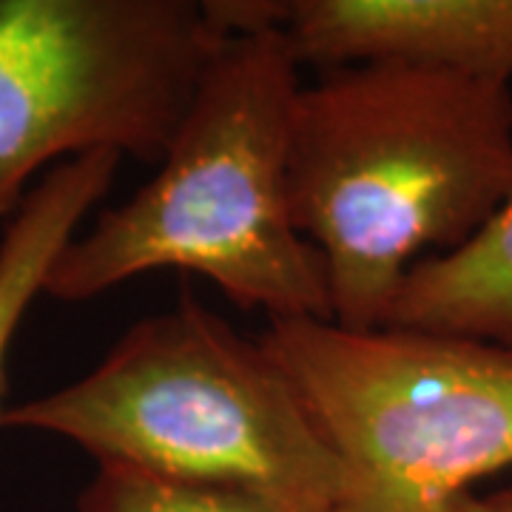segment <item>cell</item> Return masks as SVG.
I'll use <instances>...</instances> for the list:
<instances>
[{
    "label": "cell",
    "instance_id": "ba28073f",
    "mask_svg": "<svg viewBox=\"0 0 512 512\" xmlns=\"http://www.w3.org/2000/svg\"><path fill=\"white\" fill-rule=\"evenodd\" d=\"M117 151H92L46 171L9 217L0 237V424L6 416V362L18 330L37 296L46 293V279L57 256L80 234V225L97 202L109 194Z\"/></svg>",
    "mask_w": 512,
    "mask_h": 512
},
{
    "label": "cell",
    "instance_id": "7a4b0ae2",
    "mask_svg": "<svg viewBox=\"0 0 512 512\" xmlns=\"http://www.w3.org/2000/svg\"><path fill=\"white\" fill-rule=\"evenodd\" d=\"M299 66L276 26L222 37L157 174L63 248L46 296L86 302L134 276L188 271L268 322L333 319L325 259L296 231L288 197Z\"/></svg>",
    "mask_w": 512,
    "mask_h": 512
},
{
    "label": "cell",
    "instance_id": "277c9868",
    "mask_svg": "<svg viewBox=\"0 0 512 512\" xmlns=\"http://www.w3.org/2000/svg\"><path fill=\"white\" fill-rule=\"evenodd\" d=\"M259 342L345 464L336 512H447L512 470L510 350L333 319H271Z\"/></svg>",
    "mask_w": 512,
    "mask_h": 512
},
{
    "label": "cell",
    "instance_id": "5b68a950",
    "mask_svg": "<svg viewBox=\"0 0 512 512\" xmlns=\"http://www.w3.org/2000/svg\"><path fill=\"white\" fill-rule=\"evenodd\" d=\"M222 37L194 0H0V217L74 157L157 163Z\"/></svg>",
    "mask_w": 512,
    "mask_h": 512
},
{
    "label": "cell",
    "instance_id": "52a82bcc",
    "mask_svg": "<svg viewBox=\"0 0 512 512\" xmlns=\"http://www.w3.org/2000/svg\"><path fill=\"white\" fill-rule=\"evenodd\" d=\"M384 328L464 336L512 353V194L464 245L410 268Z\"/></svg>",
    "mask_w": 512,
    "mask_h": 512
},
{
    "label": "cell",
    "instance_id": "9c48e42d",
    "mask_svg": "<svg viewBox=\"0 0 512 512\" xmlns=\"http://www.w3.org/2000/svg\"><path fill=\"white\" fill-rule=\"evenodd\" d=\"M77 512H296L279 501L228 487L148 476L131 467L97 464L77 495Z\"/></svg>",
    "mask_w": 512,
    "mask_h": 512
},
{
    "label": "cell",
    "instance_id": "8992f818",
    "mask_svg": "<svg viewBox=\"0 0 512 512\" xmlns=\"http://www.w3.org/2000/svg\"><path fill=\"white\" fill-rule=\"evenodd\" d=\"M279 29L299 63H399L512 80V0H282Z\"/></svg>",
    "mask_w": 512,
    "mask_h": 512
},
{
    "label": "cell",
    "instance_id": "3957f363",
    "mask_svg": "<svg viewBox=\"0 0 512 512\" xmlns=\"http://www.w3.org/2000/svg\"><path fill=\"white\" fill-rule=\"evenodd\" d=\"M0 427L296 512H336L348 493L345 464L282 365L191 293L134 322L86 376L12 404Z\"/></svg>",
    "mask_w": 512,
    "mask_h": 512
},
{
    "label": "cell",
    "instance_id": "30bf717a",
    "mask_svg": "<svg viewBox=\"0 0 512 512\" xmlns=\"http://www.w3.org/2000/svg\"><path fill=\"white\" fill-rule=\"evenodd\" d=\"M447 512H512V487L498 493H470Z\"/></svg>",
    "mask_w": 512,
    "mask_h": 512
},
{
    "label": "cell",
    "instance_id": "6da1fadb",
    "mask_svg": "<svg viewBox=\"0 0 512 512\" xmlns=\"http://www.w3.org/2000/svg\"><path fill=\"white\" fill-rule=\"evenodd\" d=\"M510 194V83L359 63L296 94L291 217L325 259L342 328H384L424 251L464 245Z\"/></svg>",
    "mask_w": 512,
    "mask_h": 512
}]
</instances>
